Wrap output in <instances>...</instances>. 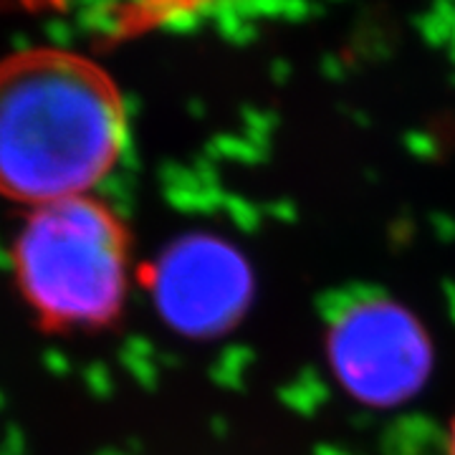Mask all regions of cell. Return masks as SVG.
Wrapping results in <instances>:
<instances>
[{
	"label": "cell",
	"instance_id": "obj_1",
	"mask_svg": "<svg viewBox=\"0 0 455 455\" xmlns=\"http://www.w3.org/2000/svg\"><path fill=\"white\" fill-rule=\"evenodd\" d=\"M130 109L92 56L26 46L0 59V197L38 208L92 196L124 160Z\"/></svg>",
	"mask_w": 455,
	"mask_h": 455
},
{
	"label": "cell",
	"instance_id": "obj_3",
	"mask_svg": "<svg viewBox=\"0 0 455 455\" xmlns=\"http://www.w3.org/2000/svg\"><path fill=\"white\" fill-rule=\"evenodd\" d=\"M71 0H0V11H16L28 16H46V13H66Z\"/></svg>",
	"mask_w": 455,
	"mask_h": 455
},
{
	"label": "cell",
	"instance_id": "obj_2",
	"mask_svg": "<svg viewBox=\"0 0 455 455\" xmlns=\"http://www.w3.org/2000/svg\"><path fill=\"white\" fill-rule=\"evenodd\" d=\"M11 278L36 326L49 337L99 334L127 309L134 235L99 196L28 208L8 248Z\"/></svg>",
	"mask_w": 455,
	"mask_h": 455
},
{
	"label": "cell",
	"instance_id": "obj_4",
	"mask_svg": "<svg viewBox=\"0 0 455 455\" xmlns=\"http://www.w3.org/2000/svg\"><path fill=\"white\" fill-rule=\"evenodd\" d=\"M448 455H455V420L451 423V435H448Z\"/></svg>",
	"mask_w": 455,
	"mask_h": 455
}]
</instances>
